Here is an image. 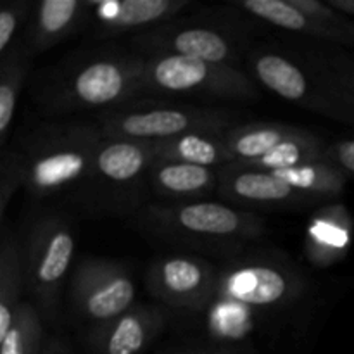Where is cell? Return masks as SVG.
Here are the masks:
<instances>
[{
	"label": "cell",
	"mask_w": 354,
	"mask_h": 354,
	"mask_svg": "<svg viewBox=\"0 0 354 354\" xmlns=\"http://www.w3.org/2000/svg\"><path fill=\"white\" fill-rule=\"evenodd\" d=\"M24 290L41 318L54 322L75 254V232L64 214H44L30 227L23 248Z\"/></svg>",
	"instance_id": "7"
},
{
	"label": "cell",
	"mask_w": 354,
	"mask_h": 354,
	"mask_svg": "<svg viewBox=\"0 0 354 354\" xmlns=\"http://www.w3.org/2000/svg\"><path fill=\"white\" fill-rule=\"evenodd\" d=\"M90 16L92 0H41L26 28L24 44L35 57L85 30Z\"/></svg>",
	"instance_id": "16"
},
{
	"label": "cell",
	"mask_w": 354,
	"mask_h": 354,
	"mask_svg": "<svg viewBox=\"0 0 354 354\" xmlns=\"http://www.w3.org/2000/svg\"><path fill=\"white\" fill-rule=\"evenodd\" d=\"M354 111V52L341 47L308 48L297 55Z\"/></svg>",
	"instance_id": "24"
},
{
	"label": "cell",
	"mask_w": 354,
	"mask_h": 354,
	"mask_svg": "<svg viewBox=\"0 0 354 354\" xmlns=\"http://www.w3.org/2000/svg\"><path fill=\"white\" fill-rule=\"evenodd\" d=\"M161 310L135 304L116 320L86 334V344L93 354H142L165 330Z\"/></svg>",
	"instance_id": "15"
},
{
	"label": "cell",
	"mask_w": 354,
	"mask_h": 354,
	"mask_svg": "<svg viewBox=\"0 0 354 354\" xmlns=\"http://www.w3.org/2000/svg\"><path fill=\"white\" fill-rule=\"evenodd\" d=\"M272 173L282 178L287 185L296 189L297 192L318 203H324V201L332 203L334 199H339L344 194L349 180V176L341 168L328 161L308 162L296 168L277 169Z\"/></svg>",
	"instance_id": "22"
},
{
	"label": "cell",
	"mask_w": 354,
	"mask_h": 354,
	"mask_svg": "<svg viewBox=\"0 0 354 354\" xmlns=\"http://www.w3.org/2000/svg\"><path fill=\"white\" fill-rule=\"evenodd\" d=\"M137 287L123 265L86 258L71 279V306L88 332L116 320L135 306Z\"/></svg>",
	"instance_id": "11"
},
{
	"label": "cell",
	"mask_w": 354,
	"mask_h": 354,
	"mask_svg": "<svg viewBox=\"0 0 354 354\" xmlns=\"http://www.w3.org/2000/svg\"><path fill=\"white\" fill-rule=\"evenodd\" d=\"M303 131L304 128L279 121H254L230 128L225 133V144L232 165H249Z\"/></svg>",
	"instance_id": "20"
},
{
	"label": "cell",
	"mask_w": 354,
	"mask_h": 354,
	"mask_svg": "<svg viewBox=\"0 0 354 354\" xmlns=\"http://www.w3.org/2000/svg\"><path fill=\"white\" fill-rule=\"evenodd\" d=\"M45 348L44 325L38 308L23 301L7 334L0 339V354H41Z\"/></svg>",
	"instance_id": "26"
},
{
	"label": "cell",
	"mask_w": 354,
	"mask_h": 354,
	"mask_svg": "<svg viewBox=\"0 0 354 354\" xmlns=\"http://www.w3.org/2000/svg\"><path fill=\"white\" fill-rule=\"evenodd\" d=\"M104 140L99 123L54 121L31 128L16 152L23 165V187L35 201L75 194L86 182Z\"/></svg>",
	"instance_id": "3"
},
{
	"label": "cell",
	"mask_w": 354,
	"mask_h": 354,
	"mask_svg": "<svg viewBox=\"0 0 354 354\" xmlns=\"http://www.w3.org/2000/svg\"><path fill=\"white\" fill-rule=\"evenodd\" d=\"M227 131H196L154 144L156 159L221 169L232 165L225 144Z\"/></svg>",
	"instance_id": "21"
},
{
	"label": "cell",
	"mask_w": 354,
	"mask_h": 354,
	"mask_svg": "<svg viewBox=\"0 0 354 354\" xmlns=\"http://www.w3.org/2000/svg\"><path fill=\"white\" fill-rule=\"evenodd\" d=\"M232 6L248 16L265 21L283 31L313 38V40L324 41V44L335 45V47L354 48L353 41L346 35L318 24L317 21L296 9L290 0H242V2H234Z\"/></svg>",
	"instance_id": "19"
},
{
	"label": "cell",
	"mask_w": 354,
	"mask_h": 354,
	"mask_svg": "<svg viewBox=\"0 0 354 354\" xmlns=\"http://www.w3.org/2000/svg\"><path fill=\"white\" fill-rule=\"evenodd\" d=\"M30 14L28 0H12L0 9V57L14 47L17 31L24 26Z\"/></svg>",
	"instance_id": "29"
},
{
	"label": "cell",
	"mask_w": 354,
	"mask_h": 354,
	"mask_svg": "<svg viewBox=\"0 0 354 354\" xmlns=\"http://www.w3.org/2000/svg\"><path fill=\"white\" fill-rule=\"evenodd\" d=\"M145 59L142 93L201 95L221 100H258L254 80L228 64L180 55H154Z\"/></svg>",
	"instance_id": "8"
},
{
	"label": "cell",
	"mask_w": 354,
	"mask_h": 354,
	"mask_svg": "<svg viewBox=\"0 0 354 354\" xmlns=\"http://www.w3.org/2000/svg\"><path fill=\"white\" fill-rule=\"evenodd\" d=\"M324 161L341 168L349 178H354V138H341L327 144Z\"/></svg>",
	"instance_id": "30"
},
{
	"label": "cell",
	"mask_w": 354,
	"mask_h": 354,
	"mask_svg": "<svg viewBox=\"0 0 354 354\" xmlns=\"http://www.w3.org/2000/svg\"><path fill=\"white\" fill-rule=\"evenodd\" d=\"M218 176H220L218 194L223 199L237 204V207L252 213L254 209H299V207L320 204L318 201L287 185L272 171L228 165L218 169Z\"/></svg>",
	"instance_id": "13"
},
{
	"label": "cell",
	"mask_w": 354,
	"mask_h": 354,
	"mask_svg": "<svg viewBox=\"0 0 354 354\" xmlns=\"http://www.w3.org/2000/svg\"><path fill=\"white\" fill-rule=\"evenodd\" d=\"M248 62L256 82L272 93L310 113L354 127L351 107L297 57L279 50L258 48L248 54Z\"/></svg>",
	"instance_id": "9"
},
{
	"label": "cell",
	"mask_w": 354,
	"mask_h": 354,
	"mask_svg": "<svg viewBox=\"0 0 354 354\" xmlns=\"http://www.w3.org/2000/svg\"><path fill=\"white\" fill-rule=\"evenodd\" d=\"M220 187L218 169L187 162L156 159L149 171V190L162 199L178 203L204 201Z\"/></svg>",
	"instance_id": "18"
},
{
	"label": "cell",
	"mask_w": 354,
	"mask_h": 354,
	"mask_svg": "<svg viewBox=\"0 0 354 354\" xmlns=\"http://www.w3.org/2000/svg\"><path fill=\"white\" fill-rule=\"evenodd\" d=\"M31 52L26 44H17L0 57V147L7 149L9 131L16 114L17 100L31 68Z\"/></svg>",
	"instance_id": "23"
},
{
	"label": "cell",
	"mask_w": 354,
	"mask_h": 354,
	"mask_svg": "<svg viewBox=\"0 0 354 354\" xmlns=\"http://www.w3.org/2000/svg\"><path fill=\"white\" fill-rule=\"evenodd\" d=\"M156 161L154 144L104 135L86 182L75 192L76 203L93 213L124 214L140 207Z\"/></svg>",
	"instance_id": "4"
},
{
	"label": "cell",
	"mask_w": 354,
	"mask_h": 354,
	"mask_svg": "<svg viewBox=\"0 0 354 354\" xmlns=\"http://www.w3.org/2000/svg\"><path fill=\"white\" fill-rule=\"evenodd\" d=\"M130 50L142 57L180 55L237 68L245 50V38L227 24L169 21L133 35Z\"/></svg>",
	"instance_id": "10"
},
{
	"label": "cell",
	"mask_w": 354,
	"mask_h": 354,
	"mask_svg": "<svg viewBox=\"0 0 354 354\" xmlns=\"http://www.w3.org/2000/svg\"><path fill=\"white\" fill-rule=\"evenodd\" d=\"M41 354H73V351L61 339H50L48 342H45V348Z\"/></svg>",
	"instance_id": "31"
},
{
	"label": "cell",
	"mask_w": 354,
	"mask_h": 354,
	"mask_svg": "<svg viewBox=\"0 0 354 354\" xmlns=\"http://www.w3.org/2000/svg\"><path fill=\"white\" fill-rule=\"evenodd\" d=\"M97 123L106 137L158 144L196 131H228L235 127V116L218 107L130 102L100 114Z\"/></svg>",
	"instance_id": "6"
},
{
	"label": "cell",
	"mask_w": 354,
	"mask_h": 354,
	"mask_svg": "<svg viewBox=\"0 0 354 354\" xmlns=\"http://www.w3.org/2000/svg\"><path fill=\"white\" fill-rule=\"evenodd\" d=\"M290 3L322 26H327L330 30L346 35L354 45V19L332 7L328 2H324V0H290Z\"/></svg>",
	"instance_id": "27"
},
{
	"label": "cell",
	"mask_w": 354,
	"mask_h": 354,
	"mask_svg": "<svg viewBox=\"0 0 354 354\" xmlns=\"http://www.w3.org/2000/svg\"><path fill=\"white\" fill-rule=\"evenodd\" d=\"M144 218L158 234L173 235L183 242L225 248L256 241L266 230L258 213L214 201L149 206Z\"/></svg>",
	"instance_id": "5"
},
{
	"label": "cell",
	"mask_w": 354,
	"mask_h": 354,
	"mask_svg": "<svg viewBox=\"0 0 354 354\" xmlns=\"http://www.w3.org/2000/svg\"><path fill=\"white\" fill-rule=\"evenodd\" d=\"M24 173L16 149H3L0 159V220L3 221L10 199L17 187L23 185Z\"/></svg>",
	"instance_id": "28"
},
{
	"label": "cell",
	"mask_w": 354,
	"mask_h": 354,
	"mask_svg": "<svg viewBox=\"0 0 354 354\" xmlns=\"http://www.w3.org/2000/svg\"><path fill=\"white\" fill-rule=\"evenodd\" d=\"M306 290V280L292 263L277 256H248L220 272L207 308V328L218 341L248 337L256 318L292 306Z\"/></svg>",
	"instance_id": "1"
},
{
	"label": "cell",
	"mask_w": 354,
	"mask_h": 354,
	"mask_svg": "<svg viewBox=\"0 0 354 354\" xmlns=\"http://www.w3.org/2000/svg\"><path fill=\"white\" fill-rule=\"evenodd\" d=\"M23 249L16 237L7 228L2 232L0 244V339L12 325L16 311L23 301H19L24 290L23 277Z\"/></svg>",
	"instance_id": "25"
},
{
	"label": "cell",
	"mask_w": 354,
	"mask_h": 354,
	"mask_svg": "<svg viewBox=\"0 0 354 354\" xmlns=\"http://www.w3.org/2000/svg\"><path fill=\"white\" fill-rule=\"evenodd\" d=\"M145 59L133 50H97L54 68L35 86V99L48 113L100 114L142 95Z\"/></svg>",
	"instance_id": "2"
},
{
	"label": "cell",
	"mask_w": 354,
	"mask_h": 354,
	"mask_svg": "<svg viewBox=\"0 0 354 354\" xmlns=\"http://www.w3.org/2000/svg\"><path fill=\"white\" fill-rule=\"evenodd\" d=\"M220 272L194 256H162L151 263L145 286L151 296L183 311H206L213 301Z\"/></svg>",
	"instance_id": "12"
},
{
	"label": "cell",
	"mask_w": 354,
	"mask_h": 354,
	"mask_svg": "<svg viewBox=\"0 0 354 354\" xmlns=\"http://www.w3.org/2000/svg\"><path fill=\"white\" fill-rule=\"evenodd\" d=\"M328 3L351 19L354 17V0H328Z\"/></svg>",
	"instance_id": "32"
},
{
	"label": "cell",
	"mask_w": 354,
	"mask_h": 354,
	"mask_svg": "<svg viewBox=\"0 0 354 354\" xmlns=\"http://www.w3.org/2000/svg\"><path fill=\"white\" fill-rule=\"evenodd\" d=\"M354 221L344 204L327 203L313 213L306 227L304 254L318 268L342 261L353 244Z\"/></svg>",
	"instance_id": "17"
},
{
	"label": "cell",
	"mask_w": 354,
	"mask_h": 354,
	"mask_svg": "<svg viewBox=\"0 0 354 354\" xmlns=\"http://www.w3.org/2000/svg\"><path fill=\"white\" fill-rule=\"evenodd\" d=\"M192 6L190 0H92L90 26L99 40L142 33L151 28L175 21Z\"/></svg>",
	"instance_id": "14"
},
{
	"label": "cell",
	"mask_w": 354,
	"mask_h": 354,
	"mask_svg": "<svg viewBox=\"0 0 354 354\" xmlns=\"http://www.w3.org/2000/svg\"><path fill=\"white\" fill-rule=\"evenodd\" d=\"M183 354H234L227 351H192V353H183Z\"/></svg>",
	"instance_id": "33"
}]
</instances>
